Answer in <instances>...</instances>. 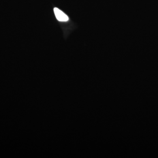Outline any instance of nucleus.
Wrapping results in <instances>:
<instances>
[{
  "label": "nucleus",
  "instance_id": "1",
  "mask_svg": "<svg viewBox=\"0 0 158 158\" xmlns=\"http://www.w3.org/2000/svg\"><path fill=\"white\" fill-rule=\"evenodd\" d=\"M54 12L55 14V16L56 17L57 19L61 22H66L69 20V17L62 11L59 10L57 8H54Z\"/></svg>",
  "mask_w": 158,
  "mask_h": 158
}]
</instances>
